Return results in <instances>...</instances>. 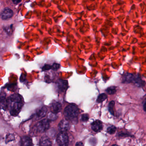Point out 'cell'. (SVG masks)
<instances>
[{
  "instance_id": "6da1fadb",
  "label": "cell",
  "mask_w": 146,
  "mask_h": 146,
  "mask_svg": "<svg viewBox=\"0 0 146 146\" xmlns=\"http://www.w3.org/2000/svg\"><path fill=\"white\" fill-rule=\"evenodd\" d=\"M7 108L12 116H17L20 112L24 105L23 97L18 94L12 95L7 100Z\"/></svg>"
},
{
  "instance_id": "7a4b0ae2",
  "label": "cell",
  "mask_w": 146,
  "mask_h": 146,
  "mask_svg": "<svg viewBox=\"0 0 146 146\" xmlns=\"http://www.w3.org/2000/svg\"><path fill=\"white\" fill-rule=\"evenodd\" d=\"M79 113V109L78 107L76 105L71 104L65 108L64 115L67 120L74 121L76 120Z\"/></svg>"
},
{
  "instance_id": "3957f363",
  "label": "cell",
  "mask_w": 146,
  "mask_h": 146,
  "mask_svg": "<svg viewBox=\"0 0 146 146\" xmlns=\"http://www.w3.org/2000/svg\"><path fill=\"white\" fill-rule=\"evenodd\" d=\"M36 130L40 133H43L46 131L50 127V122L48 119H42L38 122L36 125Z\"/></svg>"
},
{
  "instance_id": "277c9868",
  "label": "cell",
  "mask_w": 146,
  "mask_h": 146,
  "mask_svg": "<svg viewBox=\"0 0 146 146\" xmlns=\"http://www.w3.org/2000/svg\"><path fill=\"white\" fill-rule=\"evenodd\" d=\"M56 141L60 146H67L69 142V136L65 132H61L58 135Z\"/></svg>"
},
{
  "instance_id": "5b68a950",
  "label": "cell",
  "mask_w": 146,
  "mask_h": 146,
  "mask_svg": "<svg viewBox=\"0 0 146 146\" xmlns=\"http://www.w3.org/2000/svg\"><path fill=\"white\" fill-rule=\"evenodd\" d=\"M70 128V123L66 119L61 120L58 125L59 130L60 132H66Z\"/></svg>"
},
{
  "instance_id": "8992f818",
  "label": "cell",
  "mask_w": 146,
  "mask_h": 146,
  "mask_svg": "<svg viewBox=\"0 0 146 146\" xmlns=\"http://www.w3.org/2000/svg\"><path fill=\"white\" fill-rule=\"evenodd\" d=\"M47 112V109L45 106L42 107L37 109L35 114V119H39L44 117Z\"/></svg>"
},
{
  "instance_id": "52a82bcc",
  "label": "cell",
  "mask_w": 146,
  "mask_h": 146,
  "mask_svg": "<svg viewBox=\"0 0 146 146\" xmlns=\"http://www.w3.org/2000/svg\"><path fill=\"white\" fill-rule=\"evenodd\" d=\"M91 128L95 132H100L103 128L102 123L100 120H96L91 124Z\"/></svg>"
},
{
  "instance_id": "ba28073f",
  "label": "cell",
  "mask_w": 146,
  "mask_h": 146,
  "mask_svg": "<svg viewBox=\"0 0 146 146\" xmlns=\"http://www.w3.org/2000/svg\"><path fill=\"white\" fill-rule=\"evenodd\" d=\"M57 86L60 91L64 92L68 88V82L65 80H59L57 83Z\"/></svg>"
},
{
  "instance_id": "9c48e42d",
  "label": "cell",
  "mask_w": 146,
  "mask_h": 146,
  "mask_svg": "<svg viewBox=\"0 0 146 146\" xmlns=\"http://www.w3.org/2000/svg\"><path fill=\"white\" fill-rule=\"evenodd\" d=\"M0 15L2 19H7L12 17L13 12L11 9L6 8L1 13Z\"/></svg>"
},
{
  "instance_id": "30bf717a",
  "label": "cell",
  "mask_w": 146,
  "mask_h": 146,
  "mask_svg": "<svg viewBox=\"0 0 146 146\" xmlns=\"http://www.w3.org/2000/svg\"><path fill=\"white\" fill-rule=\"evenodd\" d=\"M50 108L52 112L57 113L61 111L62 106L60 102H54L51 104Z\"/></svg>"
},
{
  "instance_id": "8fae6325",
  "label": "cell",
  "mask_w": 146,
  "mask_h": 146,
  "mask_svg": "<svg viewBox=\"0 0 146 146\" xmlns=\"http://www.w3.org/2000/svg\"><path fill=\"white\" fill-rule=\"evenodd\" d=\"M20 143L22 146H32L33 145L32 139L28 136H23L21 137Z\"/></svg>"
},
{
  "instance_id": "7c38bea8",
  "label": "cell",
  "mask_w": 146,
  "mask_h": 146,
  "mask_svg": "<svg viewBox=\"0 0 146 146\" xmlns=\"http://www.w3.org/2000/svg\"><path fill=\"white\" fill-rule=\"evenodd\" d=\"M0 106L1 108L4 109H5L7 108V100L6 99L5 94H0Z\"/></svg>"
},
{
  "instance_id": "4fadbf2b",
  "label": "cell",
  "mask_w": 146,
  "mask_h": 146,
  "mask_svg": "<svg viewBox=\"0 0 146 146\" xmlns=\"http://www.w3.org/2000/svg\"><path fill=\"white\" fill-rule=\"evenodd\" d=\"M133 78V76L132 74L126 73L122 76V82L126 83L131 82H132Z\"/></svg>"
},
{
  "instance_id": "5bb4252c",
  "label": "cell",
  "mask_w": 146,
  "mask_h": 146,
  "mask_svg": "<svg viewBox=\"0 0 146 146\" xmlns=\"http://www.w3.org/2000/svg\"><path fill=\"white\" fill-rule=\"evenodd\" d=\"M40 145L41 146H51L52 142L47 137H42L40 140Z\"/></svg>"
},
{
  "instance_id": "9a60e30c",
  "label": "cell",
  "mask_w": 146,
  "mask_h": 146,
  "mask_svg": "<svg viewBox=\"0 0 146 146\" xmlns=\"http://www.w3.org/2000/svg\"><path fill=\"white\" fill-rule=\"evenodd\" d=\"M132 82L135 83L138 87H141L143 85V82L138 76H133Z\"/></svg>"
},
{
  "instance_id": "2e32d148",
  "label": "cell",
  "mask_w": 146,
  "mask_h": 146,
  "mask_svg": "<svg viewBox=\"0 0 146 146\" xmlns=\"http://www.w3.org/2000/svg\"><path fill=\"white\" fill-rule=\"evenodd\" d=\"M48 119L50 121H54L58 118V116L56 113L50 112L48 114Z\"/></svg>"
},
{
  "instance_id": "e0dca14e",
  "label": "cell",
  "mask_w": 146,
  "mask_h": 146,
  "mask_svg": "<svg viewBox=\"0 0 146 146\" xmlns=\"http://www.w3.org/2000/svg\"><path fill=\"white\" fill-rule=\"evenodd\" d=\"M107 98V96L105 94H102L99 96L97 99V102L98 103H101L104 101Z\"/></svg>"
},
{
  "instance_id": "ac0fdd59",
  "label": "cell",
  "mask_w": 146,
  "mask_h": 146,
  "mask_svg": "<svg viewBox=\"0 0 146 146\" xmlns=\"http://www.w3.org/2000/svg\"><path fill=\"white\" fill-rule=\"evenodd\" d=\"M107 93L109 95H113L116 92V88L113 86L109 87L106 90Z\"/></svg>"
},
{
  "instance_id": "d6986e66",
  "label": "cell",
  "mask_w": 146,
  "mask_h": 146,
  "mask_svg": "<svg viewBox=\"0 0 146 146\" xmlns=\"http://www.w3.org/2000/svg\"><path fill=\"white\" fill-rule=\"evenodd\" d=\"M114 105H115V102L112 101H111L109 103V105H108V110H109V111L113 115H114V111H113V108H114Z\"/></svg>"
},
{
  "instance_id": "ffe728a7",
  "label": "cell",
  "mask_w": 146,
  "mask_h": 146,
  "mask_svg": "<svg viewBox=\"0 0 146 146\" xmlns=\"http://www.w3.org/2000/svg\"><path fill=\"white\" fill-rule=\"evenodd\" d=\"M116 131V127L115 126H113V125L110 126L107 129L108 133H109V134H111V135L114 134Z\"/></svg>"
},
{
  "instance_id": "44dd1931",
  "label": "cell",
  "mask_w": 146,
  "mask_h": 146,
  "mask_svg": "<svg viewBox=\"0 0 146 146\" xmlns=\"http://www.w3.org/2000/svg\"><path fill=\"white\" fill-rule=\"evenodd\" d=\"M89 117L88 114L84 113L83 114L82 116V120L83 122H87L88 120Z\"/></svg>"
},
{
  "instance_id": "7402d4cb",
  "label": "cell",
  "mask_w": 146,
  "mask_h": 146,
  "mask_svg": "<svg viewBox=\"0 0 146 146\" xmlns=\"http://www.w3.org/2000/svg\"><path fill=\"white\" fill-rule=\"evenodd\" d=\"M60 67V65L54 63L52 66V69H51L54 70H57L59 69Z\"/></svg>"
},
{
  "instance_id": "603a6c76",
  "label": "cell",
  "mask_w": 146,
  "mask_h": 146,
  "mask_svg": "<svg viewBox=\"0 0 146 146\" xmlns=\"http://www.w3.org/2000/svg\"><path fill=\"white\" fill-rule=\"evenodd\" d=\"M52 69V66L49 65H45V66L42 67V70L43 71H47L49 70L50 69Z\"/></svg>"
},
{
  "instance_id": "cb8c5ba5",
  "label": "cell",
  "mask_w": 146,
  "mask_h": 146,
  "mask_svg": "<svg viewBox=\"0 0 146 146\" xmlns=\"http://www.w3.org/2000/svg\"><path fill=\"white\" fill-rule=\"evenodd\" d=\"M14 140V136L12 135H7V136L6 142H9V141H13Z\"/></svg>"
},
{
  "instance_id": "d4e9b609",
  "label": "cell",
  "mask_w": 146,
  "mask_h": 146,
  "mask_svg": "<svg viewBox=\"0 0 146 146\" xmlns=\"http://www.w3.org/2000/svg\"><path fill=\"white\" fill-rule=\"evenodd\" d=\"M22 0H12L14 4H18L21 2Z\"/></svg>"
},
{
  "instance_id": "484cf974",
  "label": "cell",
  "mask_w": 146,
  "mask_h": 146,
  "mask_svg": "<svg viewBox=\"0 0 146 146\" xmlns=\"http://www.w3.org/2000/svg\"><path fill=\"white\" fill-rule=\"evenodd\" d=\"M84 144L82 142H78L76 143V146H83Z\"/></svg>"
},
{
  "instance_id": "4316f807",
  "label": "cell",
  "mask_w": 146,
  "mask_h": 146,
  "mask_svg": "<svg viewBox=\"0 0 146 146\" xmlns=\"http://www.w3.org/2000/svg\"><path fill=\"white\" fill-rule=\"evenodd\" d=\"M143 110H144V111H146V101L145 100L144 101V103H143Z\"/></svg>"
}]
</instances>
